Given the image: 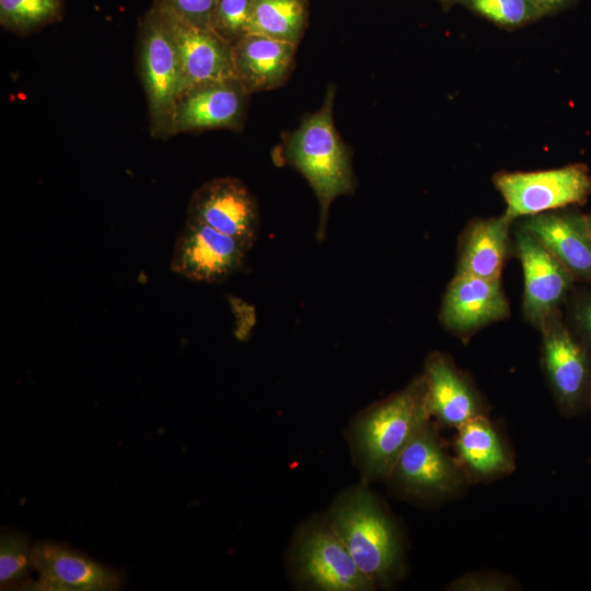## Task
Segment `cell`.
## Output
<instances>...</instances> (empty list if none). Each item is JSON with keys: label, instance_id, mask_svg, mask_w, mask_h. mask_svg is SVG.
<instances>
[{"label": "cell", "instance_id": "16", "mask_svg": "<svg viewBox=\"0 0 591 591\" xmlns=\"http://www.w3.org/2000/svg\"><path fill=\"white\" fill-rule=\"evenodd\" d=\"M514 224L534 235L575 279L591 281V233L587 215L566 207L519 218Z\"/></svg>", "mask_w": 591, "mask_h": 591}, {"label": "cell", "instance_id": "23", "mask_svg": "<svg viewBox=\"0 0 591 591\" xmlns=\"http://www.w3.org/2000/svg\"><path fill=\"white\" fill-rule=\"evenodd\" d=\"M32 546L26 535L2 531L0 536L1 590L20 589L30 580Z\"/></svg>", "mask_w": 591, "mask_h": 591}, {"label": "cell", "instance_id": "10", "mask_svg": "<svg viewBox=\"0 0 591 591\" xmlns=\"http://www.w3.org/2000/svg\"><path fill=\"white\" fill-rule=\"evenodd\" d=\"M187 220L229 235L248 250L255 244L260 218L247 187L235 177H218L197 188L188 204Z\"/></svg>", "mask_w": 591, "mask_h": 591}, {"label": "cell", "instance_id": "12", "mask_svg": "<svg viewBox=\"0 0 591 591\" xmlns=\"http://www.w3.org/2000/svg\"><path fill=\"white\" fill-rule=\"evenodd\" d=\"M32 568L37 580L30 579L22 590L114 591L123 584L119 571L55 542L32 546Z\"/></svg>", "mask_w": 591, "mask_h": 591}, {"label": "cell", "instance_id": "7", "mask_svg": "<svg viewBox=\"0 0 591 591\" xmlns=\"http://www.w3.org/2000/svg\"><path fill=\"white\" fill-rule=\"evenodd\" d=\"M389 479L407 496L425 500L453 497L470 483L457 460L440 443L430 420L404 448Z\"/></svg>", "mask_w": 591, "mask_h": 591}, {"label": "cell", "instance_id": "28", "mask_svg": "<svg viewBox=\"0 0 591 591\" xmlns=\"http://www.w3.org/2000/svg\"><path fill=\"white\" fill-rule=\"evenodd\" d=\"M571 318L575 326L572 332L591 354V293H583L575 299Z\"/></svg>", "mask_w": 591, "mask_h": 591}, {"label": "cell", "instance_id": "1", "mask_svg": "<svg viewBox=\"0 0 591 591\" xmlns=\"http://www.w3.org/2000/svg\"><path fill=\"white\" fill-rule=\"evenodd\" d=\"M335 86L329 85L322 106L304 117L283 142V158L309 183L318 201L316 236L322 241L332 202L357 188L351 152L334 123Z\"/></svg>", "mask_w": 591, "mask_h": 591}, {"label": "cell", "instance_id": "8", "mask_svg": "<svg viewBox=\"0 0 591 591\" xmlns=\"http://www.w3.org/2000/svg\"><path fill=\"white\" fill-rule=\"evenodd\" d=\"M297 576L308 587L322 591L375 589L361 572L343 541L328 522L304 528L293 553Z\"/></svg>", "mask_w": 591, "mask_h": 591}, {"label": "cell", "instance_id": "4", "mask_svg": "<svg viewBox=\"0 0 591 591\" xmlns=\"http://www.w3.org/2000/svg\"><path fill=\"white\" fill-rule=\"evenodd\" d=\"M138 53L151 135L155 138L174 136L173 117L181 93V67L171 33L153 4L140 24Z\"/></svg>", "mask_w": 591, "mask_h": 591}, {"label": "cell", "instance_id": "21", "mask_svg": "<svg viewBox=\"0 0 591 591\" xmlns=\"http://www.w3.org/2000/svg\"><path fill=\"white\" fill-rule=\"evenodd\" d=\"M308 16L306 0H253L248 33L298 45L304 34Z\"/></svg>", "mask_w": 591, "mask_h": 591}, {"label": "cell", "instance_id": "22", "mask_svg": "<svg viewBox=\"0 0 591 591\" xmlns=\"http://www.w3.org/2000/svg\"><path fill=\"white\" fill-rule=\"evenodd\" d=\"M62 0H0V23L7 30L27 33L59 19Z\"/></svg>", "mask_w": 591, "mask_h": 591}, {"label": "cell", "instance_id": "18", "mask_svg": "<svg viewBox=\"0 0 591 591\" xmlns=\"http://www.w3.org/2000/svg\"><path fill=\"white\" fill-rule=\"evenodd\" d=\"M513 223L505 213L470 220L459 236L455 273L501 280L503 266L513 253Z\"/></svg>", "mask_w": 591, "mask_h": 591}, {"label": "cell", "instance_id": "17", "mask_svg": "<svg viewBox=\"0 0 591 591\" xmlns=\"http://www.w3.org/2000/svg\"><path fill=\"white\" fill-rule=\"evenodd\" d=\"M159 12L176 47L182 78L181 93L202 82L235 78L230 43L211 30L199 28Z\"/></svg>", "mask_w": 591, "mask_h": 591}, {"label": "cell", "instance_id": "31", "mask_svg": "<svg viewBox=\"0 0 591 591\" xmlns=\"http://www.w3.org/2000/svg\"><path fill=\"white\" fill-rule=\"evenodd\" d=\"M587 223H588L589 231L591 233V215H587Z\"/></svg>", "mask_w": 591, "mask_h": 591}, {"label": "cell", "instance_id": "2", "mask_svg": "<svg viewBox=\"0 0 591 591\" xmlns=\"http://www.w3.org/2000/svg\"><path fill=\"white\" fill-rule=\"evenodd\" d=\"M429 420L422 374L361 413L351 428V441L363 474L389 479L404 448Z\"/></svg>", "mask_w": 591, "mask_h": 591}, {"label": "cell", "instance_id": "5", "mask_svg": "<svg viewBox=\"0 0 591 591\" xmlns=\"http://www.w3.org/2000/svg\"><path fill=\"white\" fill-rule=\"evenodd\" d=\"M493 184L513 222L531 215L583 205L591 196V174L583 163L536 171H500Z\"/></svg>", "mask_w": 591, "mask_h": 591}, {"label": "cell", "instance_id": "9", "mask_svg": "<svg viewBox=\"0 0 591 591\" xmlns=\"http://www.w3.org/2000/svg\"><path fill=\"white\" fill-rule=\"evenodd\" d=\"M513 227V254L523 274L522 314L540 329L549 317L560 313L575 278L534 235L514 223Z\"/></svg>", "mask_w": 591, "mask_h": 591}, {"label": "cell", "instance_id": "24", "mask_svg": "<svg viewBox=\"0 0 591 591\" xmlns=\"http://www.w3.org/2000/svg\"><path fill=\"white\" fill-rule=\"evenodd\" d=\"M456 3L508 31L541 19L529 0H457Z\"/></svg>", "mask_w": 591, "mask_h": 591}, {"label": "cell", "instance_id": "3", "mask_svg": "<svg viewBox=\"0 0 591 591\" xmlns=\"http://www.w3.org/2000/svg\"><path fill=\"white\" fill-rule=\"evenodd\" d=\"M328 521L375 588L389 584L399 573L403 546L398 529L367 488L357 487L343 495Z\"/></svg>", "mask_w": 591, "mask_h": 591}, {"label": "cell", "instance_id": "25", "mask_svg": "<svg viewBox=\"0 0 591 591\" xmlns=\"http://www.w3.org/2000/svg\"><path fill=\"white\" fill-rule=\"evenodd\" d=\"M253 0H218L211 30L233 45L248 33Z\"/></svg>", "mask_w": 591, "mask_h": 591}, {"label": "cell", "instance_id": "13", "mask_svg": "<svg viewBox=\"0 0 591 591\" xmlns=\"http://www.w3.org/2000/svg\"><path fill=\"white\" fill-rule=\"evenodd\" d=\"M509 315L501 280L455 273L443 293L438 317L448 332L465 339Z\"/></svg>", "mask_w": 591, "mask_h": 591}, {"label": "cell", "instance_id": "6", "mask_svg": "<svg viewBox=\"0 0 591 591\" xmlns=\"http://www.w3.org/2000/svg\"><path fill=\"white\" fill-rule=\"evenodd\" d=\"M541 332V368L558 409L566 416L591 403V354L563 320L549 317Z\"/></svg>", "mask_w": 591, "mask_h": 591}, {"label": "cell", "instance_id": "29", "mask_svg": "<svg viewBox=\"0 0 591 591\" xmlns=\"http://www.w3.org/2000/svg\"><path fill=\"white\" fill-rule=\"evenodd\" d=\"M538 13L540 18L548 16L561 12L578 0H529Z\"/></svg>", "mask_w": 591, "mask_h": 591}, {"label": "cell", "instance_id": "30", "mask_svg": "<svg viewBox=\"0 0 591 591\" xmlns=\"http://www.w3.org/2000/svg\"><path fill=\"white\" fill-rule=\"evenodd\" d=\"M441 5L444 8V9H449L451 5L455 4L457 2V0H438Z\"/></svg>", "mask_w": 591, "mask_h": 591}, {"label": "cell", "instance_id": "19", "mask_svg": "<svg viewBox=\"0 0 591 591\" xmlns=\"http://www.w3.org/2000/svg\"><path fill=\"white\" fill-rule=\"evenodd\" d=\"M297 45L248 33L232 45L235 78L251 93L282 85L294 67Z\"/></svg>", "mask_w": 591, "mask_h": 591}, {"label": "cell", "instance_id": "32", "mask_svg": "<svg viewBox=\"0 0 591 591\" xmlns=\"http://www.w3.org/2000/svg\"><path fill=\"white\" fill-rule=\"evenodd\" d=\"M589 407L591 408V403H590V406H589Z\"/></svg>", "mask_w": 591, "mask_h": 591}, {"label": "cell", "instance_id": "26", "mask_svg": "<svg viewBox=\"0 0 591 591\" xmlns=\"http://www.w3.org/2000/svg\"><path fill=\"white\" fill-rule=\"evenodd\" d=\"M217 3L218 0H155L153 4L161 12L186 24L211 30Z\"/></svg>", "mask_w": 591, "mask_h": 591}, {"label": "cell", "instance_id": "14", "mask_svg": "<svg viewBox=\"0 0 591 591\" xmlns=\"http://www.w3.org/2000/svg\"><path fill=\"white\" fill-rule=\"evenodd\" d=\"M248 95L236 78L207 81L186 89L176 102L173 135L208 129H241Z\"/></svg>", "mask_w": 591, "mask_h": 591}, {"label": "cell", "instance_id": "11", "mask_svg": "<svg viewBox=\"0 0 591 591\" xmlns=\"http://www.w3.org/2000/svg\"><path fill=\"white\" fill-rule=\"evenodd\" d=\"M250 250L206 224L186 220L171 257V270L199 282H221L239 271Z\"/></svg>", "mask_w": 591, "mask_h": 591}, {"label": "cell", "instance_id": "20", "mask_svg": "<svg viewBox=\"0 0 591 591\" xmlns=\"http://www.w3.org/2000/svg\"><path fill=\"white\" fill-rule=\"evenodd\" d=\"M455 430V459L470 483L491 480L513 472V455L487 415L475 417Z\"/></svg>", "mask_w": 591, "mask_h": 591}, {"label": "cell", "instance_id": "15", "mask_svg": "<svg viewBox=\"0 0 591 591\" xmlns=\"http://www.w3.org/2000/svg\"><path fill=\"white\" fill-rule=\"evenodd\" d=\"M426 381L431 418L457 429L468 420L487 415V406L473 379L445 352H430L421 373Z\"/></svg>", "mask_w": 591, "mask_h": 591}, {"label": "cell", "instance_id": "27", "mask_svg": "<svg viewBox=\"0 0 591 591\" xmlns=\"http://www.w3.org/2000/svg\"><path fill=\"white\" fill-rule=\"evenodd\" d=\"M520 584L512 577L495 571H475L453 580L447 588L452 591H511Z\"/></svg>", "mask_w": 591, "mask_h": 591}]
</instances>
